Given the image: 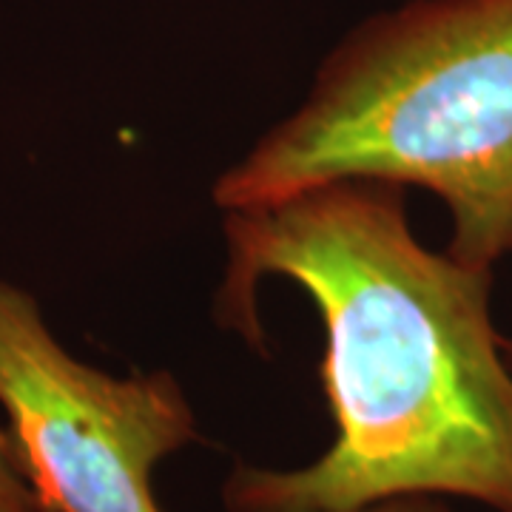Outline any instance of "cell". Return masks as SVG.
Masks as SVG:
<instances>
[{
    "mask_svg": "<svg viewBox=\"0 0 512 512\" xmlns=\"http://www.w3.org/2000/svg\"><path fill=\"white\" fill-rule=\"evenodd\" d=\"M222 237L220 328L265 353L259 285L279 276L308 293L336 427L305 467L237 464L225 510L350 512L456 495L512 512V367L490 313L493 271L421 245L404 188L379 180L222 211Z\"/></svg>",
    "mask_w": 512,
    "mask_h": 512,
    "instance_id": "obj_1",
    "label": "cell"
},
{
    "mask_svg": "<svg viewBox=\"0 0 512 512\" xmlns=\"http://www.w3.org/2000/svg\"><path fill=\"white\" fill-rule=\"evenodd\" d=\"M339 180L436 194L444 251L470 268L512 256V0H413L365 20L211 200L242 211Z\"/></svg>",
    "mask_w": 512,
    "mask_h": 512,
    "instance_id": "obj_2",
    "label": "cell"
},
{
    "mask_svg": "<svg viewBox=\"0 0 512 512\" xmlns=\"http://www.w3.org/2000/svg\"><path fill=\"white\" fill-rule=\"evenodd\" d=\"M0 410L46 512H163L157 467L200 439L174 373L114 376L77 359L35 293L3 276Z\"/></svg>",
    "mask_w": 512,
    "mask_h": 512,
    "instance_id": "obj_3",
    "label": "cell"
},
{
    "mask_svg": "<svg viewBox=\"0 0 512 512\" xmlns=\"http://www.w3.org/2000/svg\"><path fill=\"white\" fill-rule=\"evenodd\" d=\"M0 512H46L20 467L18 450L0 421Z\"/></svg>",
    "mask_w": 512,
    "mask_h": 512,
    "instance_id": "obj_4",
    "label": "cell"
},
{
    "mask_svg": "<svg viewBox=\"0 0 512 512\" xmlns=\"http://www.w3.org/2000/svg\"><path fill=\"white\" fill-rule=\"evenodd\" d=\"M350 512H453L441 498L436 495H399V498H387V501H376L359 510Z\"/></svg>",
    "mask_w": 512,
    "mask_h": 512,
    "instance_id": "obj_5",
    "label": "cell"
},
{
    "mask_svg": "<svg viewBox=\"0 0 512 512\" xmlns=\"http://www.w3.org/2000/svg\"><path fill=\"white\" fill-rule=\"evenodd\" d=\"M504 353H507V362L512 367V336H504Z\"/></svg>",
    "mask_w": 512,
    "mask_h": 512,
    "instance_id": "obj_6",
    "label": "cell"
}]
</instances>
